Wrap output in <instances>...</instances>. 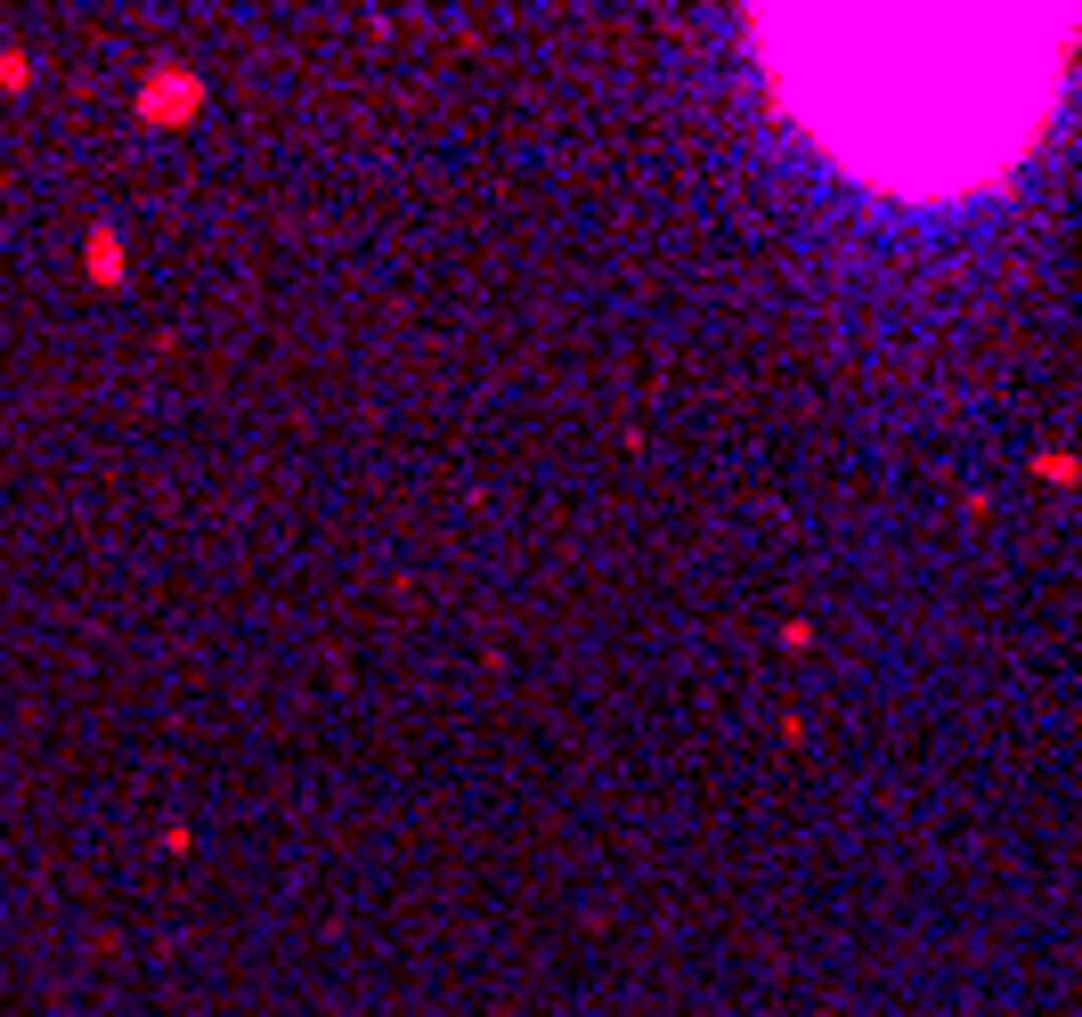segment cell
Returning a JSON list of instances; mask_svg holds the SVG:
<instances>
[{
    "mask_svg": "<svg viewBox=\"0 0 1082 1017\" xmlns=\"http://www.w3.org/2000/svg\"><path fill=\"white\" fill-rule=\"evenodd\" d=\"M765 33L781 98L887 188H969L1034 139L1074 17H790Z\"/></svg>",
    "mask_w": 1082,
    "mask_h": 1017,
    "instance_id": "cell-1",
    "label": "cell"
}]
</instances>
